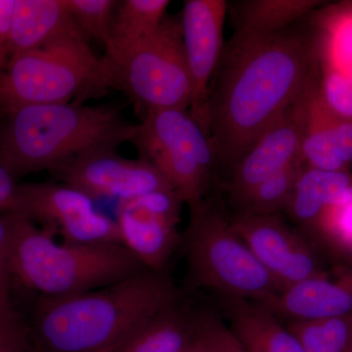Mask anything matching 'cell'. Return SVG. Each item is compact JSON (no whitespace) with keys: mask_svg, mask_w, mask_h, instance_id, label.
<instances>
[{"mask_svg":"<svg viewBox=\"0 0 352 352\" xmlns=\"http://www.w3.org/2000/svg\"><path fill=\"white\" fill-rule=\"evenodd\" d=\"M283 322L326 320L352 314V270L337 279L309 278L258 302Z\"/></svg>","mask_w":352,"mask_h":352,"instance_id":"cell-15","label":"cell"},{"mask_svg":"<svg viewBox=\"0 0 352 352\" xmlns=\"http://www.w3.org/2000/svg\"><path fill=\"white\" fill-rule=\"evenodd\" d=\"M69 13L83 36L108 45L113 16L120 1L116 0H66Z\"/></svg>","mask_w":352,"mask_h":352,"instance_id":"cell-26","label":"cell"},{"mask_svg":"<svg viewBox=\"0 0 352 352\" xmlns=\"http://www.w3.org/2000/svg\"><path fill=\"white\" fill-rule=\"evenodd\" d=\"M215 336H217L219 352H245L237 340L234 338L232 333L227 327L226 321L222 319L221 316L219 317V320L217 322Z\"/></svg>","mask_w":352,"mask_h":352,"instance_id":"cell-34","label":"cell"},{"mask_svg":"<svg viewBox=\"0 0 352 352\" xmlns=\"http://www.w3.org/2000/svg\"><path fill=\"white\" fill-rule=\"evenodd\" d=\"M12 282L64 296L104 288L148 270L124 245H69L14 214L8 258Z\"/></svg>","mask_w":352,"mask_h":352,"instance_id":"cell-4","label":"cell"},{"mask_svg":"<svg viewBox=\"0 0 352 352\" xmlns=\"http://www.w3.org/2000/svg\"><path fill=\"white\" fill-rule=\"evenodd\" d=\"M214 308L245 352H305L288 327L263 305L214 296Z\"/></svg>","mask_w":352,"mask_h":352,"instance_id":"cell-17","label":"cell"},{"mask_svg":"<svg viewBox=\"0 0 352 352\" xmlns=\"http://www.w3.org/2000/svg\"><path fill=\"white\" fill-rule=\"evenodd\" d=\"M111 61L116 67V87L122 88L144 115L189 110L192 83L182 20L166 17L153 36Z\"/></svg>","mask_w":352,"mask_h":352,"instance_id":"cell-8","label":"cell"},{"mask_svg":"<svg viewBox=\"0 0 352 352\" xmlns=\"http://www.w3.org/2000/svg\"><path fill=\"white\" fill-rule=\"evenodd\" d=\"M186 263L187 291L261 302L282 291L234 231L220 190L189 206L180 248Z\"/></svg>","mask_w":352,"mask_h":352,"instance_id":"cell-5","label":"cell"},{"mask_svg":"<svg viewBox=\"0 0 352 352\" xmlns=\"http://www.w3.org/2000/svg\"><path fill=\"white\" fill-rule=\"evenodd\" d=\"M210 309L184 294L134 329L111 352H190Z\"/></svg>","mask_w":352,"mask_h":352,"instance_id":"cell-16","label":"cell"},{"mask_svg":"<svg viewBox=\"0 0 352 352\" xmlns=\"http://www.w3.org/2000/svg\"><path fill=\"white\" fill-rule=\"evenodd\" d=\"M319 61L316 39L295 25L271 34L235 30L224 43L206 111L219 178V171L224 175L221 182L264 132L320 80Z\"/></svg>","mask_w":352,"mask_h":352,"instance_id":"cell-1","label":"cell"},{"mask_svg":"<svg viewBox=\"0 0 352 352\" xmlns=\"http://www.w3.org/2000/svg\"><path fill=\"white\" fill-rule=\"evenodd\" d=\"M352 196L347 171H328L303 164L283 214L287 220L316 243L319 221L331 206Z\"/></svg>","mask_w":352,"mask_h":352,"instance_id":"cell-19","label":"cell"},{"mask_svg":"<svg viewBox=\"0 0 352 352\" xmlns=\"http://www.w3.org/2000/svg\"><path fill=\"white\" fill-rule=\"evenodd\" d=\"M302 162L296 161L284 170L266 178L249 192L228 203L230 217H258L283 214L300 170Z\"/></svg>","mask_w":352,"mask_h":352,"instance_id":"cell-23","label":"cell"},{"mask_svg":"<svg viewBox=\"0 0 352 352\" xmlns=\"http://www.w3.org/2000/svg\"><path fill=\"white\" fill-rule=\"evenodd\" d=\"M319 95L333 115L352 122V73L324 68Z\"/></svg>","mask_w":352,"mask_h":352,"instance_id":"cell-27","label":"cell"},{"mask_svg":"<svg viewBox=\"0 0 352 352\" xmlns=\"http://www.w3.org/2000/svg\"><path fill=\"white\" fill-rule=\"evenodd\" d=\"M170 4L168 0L120 1L113 16L106 56L116 59L153 36L166 19Z\"/></svg>","mask_w":352,"mask_h":352,"instance_id":"cell-21","label":"cell"},{"mask_svg":"<svg viewBox=\"0 0 352 352\" xmlns=\"http://www.w3.org/2000/svg\"><path fill=\"white\" fill-rule=\"evenodd\" d=\"M305 352H351L352 314L326 320L284 323Z\"/></svg>","mask_w":352,"mask_h":352,"instance_id":"cell-24","label":"cell"},{"mask_svg":"<svg viewBox=\"0 0 352 352\" xmlns=\"http://www.w3.org/2000/svg\"><path fill=\"white\" fill-rule=\"evenodd\" d=\"M184 204L173 189L119 201L117 221L122 245L147 270L164 272L179 250L178 223Z\"/></svg>","mask_w":352,"mask_h":352,"instance_id":"cell-11","label":"cell"},{"mask_svg":"<svg viewBox=\"0 0 352 352\" xmlns=\"http://www.w3.org/2000/svg\"><path fill=\"white\" fill-rule=\"evenodd\" d=\"M219 317L217 310L210 307L203 330L190 352H219L215 331Z\"/></svg>","mask_w":352,"mask_h":352,"instance_id":"cell-32","label":"cell"},{"mask_svg":"<svg viewBox=\"0 0 352 352\" xmlns=\"http://www.w3.org/2000/svg\"><path fill=\"white\" fill-rule=\"evenodd\" d=\"M319 0H243L229 4L238 31L271 34L284 31L320 6Z\"/></svg>","mask_w":352,"mask_h":352,"instance_id":"cell-22","label":"cell"},{"mask_svg":"<svg viewBox=\"0 0 352 352\" xmlns=\"http://www.w3.org/2000/svg\"><path fill=\"white\" fill-rule=\"evenodd\" d=\"M323 20L324 67L352 73V4L330 11Z\"/></svg>","mask_w":352,"mask_h":352,"instance_id":"cell-25","label":"cell"},{"mask_svg":"<svg viewBox=\"0 0 352 352\" xmlns=\"http://www.w3.org/2000/svg\"><path fill=\"white\" fill-rule=\"evenodd\" d=\"M11 286L0 285V321L16 311L11 300Z\"/></svg>","mask_w":352,"mask_h":352,"instance_id":"cell-35","label":"cell"},{"mask_svg":"<svg viewBox=\"0 0 352 352\" xmlns=\"http://www.w3.org/2000/svg\"><path fill=\"white\" fill-rule=\"evenodd\" d=\"M138 126L113 106H23L0 117V157L18 179L87 153L117 151L131 142Z\"/></svg>","mask_w":352,"mask_h":352,"instance_id":"cell-3","label":"cell"},{"mask_svg":"<svg viewBox=\"0 0 352 352\" xmlns=\"http://www.w3.org/2000/svg\"><path fill=\"white\" fill-rule=\"evenodd\" d=\"M231 226L282 289L328 275L319 245L282 214L230 217Z\"/></svg>","mask_w":352,"mask_h":352,"instance_id":"cell-10","label":"cell"},{"mask_svg":"<svg viewBox=\"0 0 352 352\" xmlns=\"http://www.w3.org/2000/svg\"><path fill=\"white\" fill-rule=\"evenodd\" d=\"M351 352H352V349H351Z\"/></svg>","mask_w":352,"mask_h":352,"instance_id":"cell-37","label":"cell"},{"mask_svg":"<svg viewBox=\"0 0 352 352\" xmlns=\"http://www.w3.org/2000/svg\"><path fill=\"white\" fill-rule=\"evenodd\" d=\"M50 173L55 182L80 190L94 200L100 197L129 200L173 189L151 164L140 157L126 159L116 150L80 155L55 166Z\"/></svg>","mask_w":352,"mask_h":352,"instance_id":"cell-12","label":"cell"},{"mask_svg":"<svg viewBox=\"0 0 352 352\" xmlns=\"http://www.w3.org/2000/svg\"><path fill=\"white\" fill-rule=\"evenodd\" d=\"M0 352H32L27 322L17 310L0 321Z\"/></svg>","mask_w":352,"mask_h":352,"instance_id":"cell-29","label":"cell"},{"mask_svg":"<svg viewBox=\"0 0 352 352\" xmlns=\"http://www.w3.org/2000/svg\"><path fill=\"white\" fill-rule=\"evenodd\" d=\"M184 291L164 271L145 270L104 288L38 296L28 324L32 352H110Z\"/></svg>","mask_w":352,"mask_h":352,"instance_id":"cell-2","label":"cell"},{"mask_svg":"<svg viewBox=\"0 0 352 352\" xmlns=\"http://www.w3.org/2000/svg\"><path fill=\"white\" fill-rule=\"evenodd\" d=\"M227 9L226 0H186L183 7V43L192 83L189 112L206 132L208 88L224 47Z\"/></svg>","mask_w":352,"mask_h":352,"instance_id":"cell-14","label":"cell"},{"mask_svg":"<svg viewBox=\"0 0 352 352\" xmlns=\"http://www.w3.org/2000/svg\"><path fill=\"white\" fill-rule=\"evenodd\" d=\"M316 85L308 100L300 161L308 168L346 171L352 164V122L333 115Z\"/></svg>","mask_w":352,"mask_h":352,"instance_id":"cell-18","label":"cell"},{"mask_svg":"<svg viewBox=\"0 0 352 352\" xmlns=\"http://www.w3.org/2000/svg\"><path fill=\"white\" fill-rule=\"evenodd\" d=\"M314 85L267 129L219 184L228 203L300 160L308 100Z\"/></svg>","mask_w":352,"mask_h":352,"instance_id":"cell-13","label":"cell"},{"mask_svg":"<svg viewBox=\"0 0 352 352\" xmlns=\"http://www.w3.org/2000/svg\"><path fill=\"white\" fill-rule=\"evenodd\" d=\"M16 214L69 245H122L117 221L97 212L94 200L59 182L19 185Z\"/></svg>","mask_w":352,"mask_h":352,"instance_id":"cell-9","label":"cell"},{"mask_svg":"<svg viewBox=\"0 0 352 352\" xmlns=\"http://www.w3.org/2000/svg\"><path fill=\"white\" fill-rule=\"evenodd\" d=\"M16 0H0V48L7 52ZM8 54V53H7Z\"/></svg>","mask_w":352,"mask_h":352,"instance_id":"cell-33","label":"cell"},{"mask_svg":"<svg viewBox=\"0 0 352 352\" xmlns=\"http://www.w3.org/2000/svg\"><path fill=\"white\" fill-rule=\"evenodd\" d=\"M319 238H325L344 249L352 250V196L324 212L317 230L318 244Z\"/></svg>","mask_w":352,"mask_h":352,"instance_id":"cell-28","label":"cell"},{"mask_svg":"<svg viewBox=\"0 0 352 352\" xmlns=\"http://www.w3.org/2000/svg\"><path fill=\"white\" fill-rule=\"evenodd\" d=\"M131 143L140 159L163 175L184 205H194L219 189L214 146L189 110L146 113Z\"/></svg>","mask_w":352,"mask_h":352,"instance_id":"cell-7","label":"cell"},{"mask_svg":"<svg viewBox=\"0 0 352 352\" xmlns=\"http://www.w3.org/2000/svg\"><path fill=\"white\" fill-rule=\"evenodd\" d=\"M19 185L12 171L0 157V214H16Z\"/></svg>","mask_w":352,"mask_h":352,"instance_id":"cell-30","label":"cell"},{"mask_svg":"<svg viewBox=\"0 0 352 352\" xmlns=\"http://www.w3.org/2000/svg\"><path fill=\"white\" fill-rule=\"evenodd\" d=\"M14 214H0V285L13 286L8 258L12 237Z\"/></svg>","mask_w":352,"mask_h":352,"instance_id":"cell-31","label":"cell"},{"mask_svg":"<svg viewBox=\"0 0 352 352\" xmlns=\"http://www.w3.org/2000/svg\"><path fill=\"white\" fill-rule=\"evenodd\" d=\"M76 31L66 0H16L7 53L38 50Z\"/></svg>","mask_w":352,"mask_h":352,"instance_id":"cell-20","label":"cell"},{"mask_svg":"<svg viewBox=\"0 0 352 352\" xmlns=\"http://www.w3.org/2000/svg\"><path fill=\"white\" fill-rule=\"evenodd\" d=\"M116 87V67L76 31L38 50L16 53L0 76V117L34 104L85 103Z\"/></svg>","mask_w":352,"mask_h":352,"instance_id":"cell-6","label":"cell"},{"mask_svg":"<svg viewBox=\"0 0 352 352\" xmlns=\"http://www.w3.org/2000/svg\"><path fill=\"white\" fill-rule=\"evenodd\" d=\"M111 352V351H110Z\"/></svg>","mask_w":352,"mask_h":352,"instance_id":"cell-38","label":"cell"},{"mask_svg":"<svg viewBox=\"0 0 352 352\" xmlns=\"http://www.w3.org/2000/svg\"><path fill=\"white\" fill-rule=\"evenodd\" d=\"M9 55L7 54L6 50L0 48V76L3 74L4 69L6 68V65L8 63Z\"/></svg>","mask_w":352,"mask_h":352,"instance_id":"cell-36","label":"cell"}]
</instances>
